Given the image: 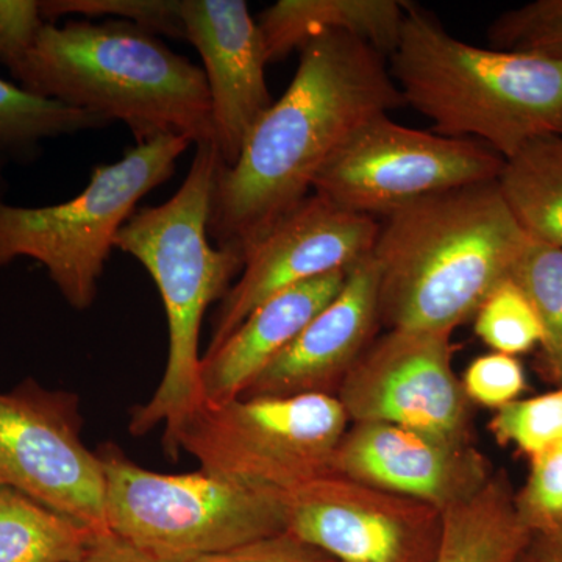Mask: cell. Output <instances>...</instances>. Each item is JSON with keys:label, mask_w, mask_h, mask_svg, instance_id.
<instances>
[{"label": "cell", "mask_w": 562, "mask_h": 562, "mask_svg": "<svg viewBox=\"0 0 562 562\" xmlns=\"http://www.w3.org/2000/svg\"><path fill=\"white\" fill-rule=\"evenodd\" d=\"M503 162L479 140L406 127L383 114L347 140L313 192L353 213L383 217L436 192L497 180Z\"/></svg>", "instance_id": "cell-9"}, {"label": "cell", "mask_w": 562, "mask_h": 562, "mask_svg": "<svg viewBox=\"0 0 562 562\" xmlns=\"http://www.w3.org/2000/svg\"><path fill=\"white\" fill-rule=\"evenodd\" d=\"M5 154L0 151V192H2L3 187H5V179H3V166H5Z\"/></svg>", "instance_id": "cell-35"}, {"label": "cell", "mask_w": 562, "mask_h": 562, "mask_svg": "<svg viewBox=\"0 0 562 562\" xmlns=\"http://www.w3.org/2000/svg\"><path fill=\"white\" fill-rule=\"evenodd\" d=\"M497 183L532 241L562 249V133L531 140L505 160Z\"/></svg>", "instance_id": "cell-20"}, {"label": "cell", "mask_w": 562, "mask_h": 562, "mask_svg": "<svg viewBox=\"0 0 562 562\" xmlns=\"http://www.w3.org/2000/svg\"><path fill=\"white\" fill-rule=\"evenodd\" d=\"M450 331L376 336L339 387L350 424L386 422L450 441H471V401L453 369Z\"/></svg>", "instance_id": "cell-11"}, {"label": "cell", "mask_w": 562, "mask_h": 562, "mask_svg": "<svg viewBox=\"0 0 562 562\" xmlns=\"http://www.w3.org/2000/svg\"><path fill=\"white\" fill-rule=\"evenodd\" d=\"M516 562H560L558 558L554 557L552 550L549 549L546 542H543L542 538L539 536H535L530 546L524 550L522 554L517 558Z\"/></svg>", "instance_id": "cell-33"}, {"label": "cell", "mask_w": 562, "mask_h": 562, "mask_svg": "<svg viewBox=\"0 0 562 562\" xmlns=\"http://www.w3.org/2000/svg\"><path fill=\"white\" fill-rule=\"evenodd\" d=\"M408 5L403 0H279L262 11L257 24L269 63L331 32L357 36L390 57Z\"/></svg>", "instance_id": "cell-18"}, {"label": "cell", "mask_w": 562, "mask_h": 562, "mask_svg": "<svg viewBox=\"0 0 562 562\" xmlns=\"http://www.w3.org/2000/svg\"><path fill=\"white\" fill-rule=\"evenodd\" d=\"M512 279L538 314L543 364L550 379L562 386V249L532 241Z\"/></svg>", "instance_id": "cell-23"}, {"label": "cell", "mask_w": 562, "mask_h": 562, "mask_svg": "<svg viewBox=\"0 0 562 562\" xmlns=\"http://www.w3.org/2000/svg\"><path fill=\"white\" fill-rule=\"evenodd\" d=\"M98 535L21 492L0 486V562H79Z\"/></svg>", "instance_id": "cell-21"}, {"label": "cell", "mask_w": 562, "mask_h": 562, "mask_svg": "<svg viewBox=\"0 0 562 562\" xmlns=\"http://www.w3.org/2000/svg\"><path fill=\"white\" fill-rule=\"evenodd\" d=\"M461 383L469 401L495 409L519 401L520 394L527 390L522 362L517 357L497 351L473 360Z\"/></svg>", "instance_id": "cell-29"}, {"label": "cell", "mask_w": 562, "mask_h": 562, "mask_svg": "<svg viewBox=\"0 0 562 562\" xmlns=\"http://www.w3.org/2000/svg\"><path fill=\"white\" fill-rule=\"evenodd\" d=\"M79 401L69 392L22 383L0 392V486L102 532L106 479L81 441Z\"/></svg>", "instance_id": "cell-10"}, {"label": "cell", "mask_w": 562, "mask_h": 562, "mask_svg": "<svg viewBox=\"0 0 562 562\" xmlns=\"http://www.w3.org/2000/svg\"><path fill=\"white\" fill-rule=\"evenodd\" d=\"M347 271H336L279 292L261 303L224 342L206 350L199 384L202 402L221 405L241 397L251 382L342 290Z\"/></svg>", "instance_id": "cell-17"}, {"label": "cell", "mask_w": 562, "mask_h": 562, "mask_svg": "<svg viewBox=\"0 0 562 562\" xmlns=\"http://www.w3.org/2000/svg\"><path fill=\"white\" fill-rule=\"evenodd\" d=\"M475 333L497 353H528L541 346L542 327L531 302L513 279L502 281L475 314Z\"/></svg>", "instance_id": "cell-24"}, {"label": "cell", "mask_w": 562, "mask_h": 562, "mask_svg": "<svg viewBox=\"0 0 562 562\" xmlns=\"http://www.w3.org/2000/svg\"><path fill=\"white\" fill-rule=\"evenodd\" d=\"M98 114L72 109L0 79V151L33 154L43 139L98 131L109 125Z\"/></svg>", "instance_id": "cell-22"}, {"label": "cell", "mask_w": 562, "mask_h": 562, "mask_svg": "<svg viewBox=\"0 0 562 562\" xmlns=\"http://www.w3.org/2000/svg\"><path fill=\"white\" fill-rule=\"evenodd\" d=\"M497 49L562 61V0H536L501 14L490 27Z\"/></svg>", "instance_id": "cell-27"}, {"label": "cell", "mask_w": 562, "mask_h": 562, "mask_svg": "<svg viewBox=\"0 0 562 562\" xmlns=\"http://www.w3.org/2000/svg\"><path fill=\"white\" fill-rule=\"evenodd\" d=\"M539 538L543 539V542L549 546V549L552 550L554 557L558 558V561L562 562V530L554 532L552 536H539Z\"/></svg>", "instance_id": "cell-34"}, {"label": "cell", "mask_w": 562, "mask_h": 562, "mask_svg": "<svg viewBox=\"0 0 562 562\" xmlns=\"http://www.w3.org/2000/svg\"><path fill=\"white\" fill-rule=\"evenodd\" d=\"M40 7L44 21L52 24L70 14L85 21L117 18L154 35L184 40L180 0H44Z\"/></svg>", "instance_id": "cell-26"}, {"label": "cell", "mask_w": 562, "mask_h": 562, "mask_svg": "<svg viewBox=\"0 0 562 562\" xmlns=\"http://www.w3.org/2000/svg\"><path fill=\"white\" fill-rule=\"evenodd\" d=\"M13 77L41 98L124 122L136 144L168 135L213 143L203 69L132 22H46Z\"/></svg>", "instance_id": "cell-3"}, {"label": "cell", "mask_w": 562, "mask_h": 562, "mask_svg": "<svg viewBox=\"0 0 562 562\" xmlns=\"http://www.w3.org/2000/svg\"><path fill=\"white\" fill-rule=\"evenodd\" d=\"M531 243L497 180L392 211L379 221L371 254L379 269L380 325L453 333L512 279Z\"/></svg>", "instance_id": "cell-2"}, {"label": "cell", "mask_w": 562, "mask_h": 562, "mask_svg": "<svg viewBox=\"0 0 562 562\" xmlns=\"http://www.w3.org/2000/svg\"><path fill=\"white\" fill-rule=\"evenodd\" d=\"M490 430L501 446H514L530 458L561 442L562 386L497 409Z\"/></svg>", "instance_id": "cell-25"}, {"label": "cell", "mask_w": 562, "mask_h": 562, "mask_svg": "<svg viewBox=\"0 0 562 562\" xmlns=\"http://www.w3.org/2000/svg\"><path fill=\"white\" fill-rule=\"evenodd\" d=\"M288 531L338 562H438L442 512L338 475L283 494Z\"/></svg>", "instance_id": "cell-12"}, {"label": "cell", "mask_w": 562, "mask_h": 562, "mask_svg": "<svg viewBox=\"0 0 562 562\" xmlns=\"http://www.w3.org/2000/svg\"><path fill=\"white\" fill-rule=\"evenodd\" d=\"M190 144L173 135L136 144L120 161L95 166L88 187L68 202L0 201V268L18 258L38 261L69 306L90 308L117 233L140 199L171 179Z\"/></svg>", "instance_id": "cell-6"}, {"label": "cell", "mask_w": 562, "mask_h": 562, "mask_svg": "<svg viewBox=\"0 0 562 562\" xmlns=\"http://www.w3.org/2000/svg\"><path fill=\"white\" fill-rule=\"evenodd\" d=\"M195 147L179 191L161 205L136 210L114 243L149 272L168 317L165 375L150 401L133 408L131 419L133 436L165 424L162 443L171 441L181 420L202 402L199 338L203 316L211 303L227 294L244 266L238 251L211 246V194L221 161L213 143Z\"/></svg>", "instance_id": "cell-5"}, {"label": "cell", "mask_w": 562, "mask_h": 562, "mask_svg": "<svg viewBox=\"0 0 562 562\" xmlns=\"http://www.w3.org/2000/svg\"><path fill=\"white\" fill-rule=\"evenodd\" d=\"M379 221L312 194L243 254V271L214 314L209 350L279 292L353 268L372 254Z\"/></svg>", "instance_id": "cell-13"}, {"label": "cell", "mask_w": 562, "mask_h": 562, "mask_svg": "<svg viewBox=\"0 0 562 562\" xmlns=\"http://www.w3.org/2000/svg\"><path fill=\"white\" fill-rule=\"evenodd\" d=\"M380 327L379 269L369 255L350 268L339 294L251 382L241 397H336Z\"/></svg>", "instance_id": "cell-16"}, {"label": "cell", "mask_w": 562, "mask_h": 562, "mask_svg": "<svg viewBox=\"0 0 562 562\" xmlns=\"http://www.w3.org/2000/svg\"><path fill=\"white\" fill-rule=\"evenodd\" d=\"M530 460L527 482L514 502L525 527L546 538L562 530V441Z\"/></svg>", "instance_id": "cell-28"}, {"label": "cell", "mask_w": 562, "mask_h": 562, "mask_svg": "<svg viewBox=\"0 0 562 562\" xmlns=\"http://www.w3.org/2000/svg\"><path fill=\"white\" fill-rule=\"evenodd\" d=\"M406 105L371 44L324 33L302 49L290 88L254 125L238 160L217 168L209 235L244 254L313 192L322 169L361 127Z\"/></svg>", "instance_id": "cell-1"}, {"label": "cell", "mask_w": 562, "mask_h": 562, "mask_svg": "<svg viewBox=\"0 0 562 562\" xmlns=\"http://www.w3.org/2000/svg\"><path fill=\"white\" fill-rule=\"evenodd\" d=\"M79 562H161L113 531H103Z\"/></svg>", "instance_id": "cell-32"}, {"label": "cell", "mask_w": 562, "mask_h": 562, "mask_svg": "<svg viewBox=\"0 0 562 562\" xmlns=\"http://www.w3.org/2000/svg\"><path fill=\"white\" fill-rule=\"evenodd\" d=\"M44 24L36 0H0V63L11 76L27 60Z\"/></svg>", "instance_id": "cell-30"}, {"label": "cell", "mask_w": 562, "mask_h": 562, "mask_svg": "<svg viewBox=\"0 0 562 562\" xmlns=\"http://www.w3.org/2000/svg\"><path fill=\"white\" fill-rule=\"evenodd\" d=\"M184 40L202 57L213 144L221 166L238 160L247 135L273 103L265 43L244 0H180Z\"/></svg>", "instance_id": "cell-15"}, {"label": "cell", "mask_w": 562, "mask_h": 562, "mask_svg": "<svg viewBox=\"0 0 562 562\" xmlns=\"http://www.w3.org/2000/svg\"><path fill=\"white\" fill-rule=\"evenodd\" d=\"M512 484L503 472L468 501L442 513L438 562H516L535 535L520 520Z\"/></svg>", "instance_id": "cell-19"}, {"label": "cell", "mask_w": 562, "mask_h": 562, "mask_svg": "<svg viewBox=\"0 0 562 562\" xmlns=\"http://www.w3.org/2000/svg\"><path fill=\"white\" fill-rule=\"evenodd\" d=\"M349 417L338 397H238L201 402L188 414L166 452L194 457L202 471L280 494L333 473Z\"/></svg>", "instance_id": "cell-8"}, {"label": "cell", "mask_w": 562, "mask_h": 562, "mask_svg": "<svg viewBox=\"0 0 562 562\" xmlns=\"http://www.w3.org/2000/svg\"><path fill=\"white\" fill-rule=\"evenodd\" d=\"M390 63L406 105L439 135L479 140L508 160L562 133L560 60L464 43L409 2Z\"/></svg>", "instance_id": "cell-4"}, {"label": "cell", "mask_w": 562, "mask_h": 562, "mask_svg": "<svg viewBox=\"0 0 562 562\" xmlns=\"http://www.w3.org/2000/svg\"><path fill=\"white\" fill-rule=\"evenodd\" d=\"M106 524L161 562H194L288 531L283 494L198 471L158 473L106 447Z\"/></svg>", "instance_id": "cell-7"}, {"label": "cell", "mask_w": 562, "mask_h": 562, "mask_svg": "<svg viewBox=\"0 0 562 562\" xmlns=\"http://www.w3.org/2000/svg\"><path fill=\"white\" fill-rule=\"evenodd\" d=\"M194 562H338L312 543L302 541L291 531L268 536L244 543Z\"/></svg>", "instance_id": "cell-31"}, {"label": "cell", "mask_w": 562, "mask_h": 562, "mask_svg": "<svg viewBox=\"0 0 562 562\" xmlns=\"http://www.w3.org/2000/svg\"><path fill=\"white\" fill-rule=\"evenodd\" d=\"M333 473L446 512L490 482V461L471 441H450L386 422H358L342 436Z\"/></svg>", "instance_id": "cell-14"}]
</instances>
